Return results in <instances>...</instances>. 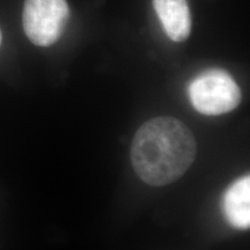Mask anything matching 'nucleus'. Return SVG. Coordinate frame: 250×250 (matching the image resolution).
<instances>
[{"mask_svg":"<svg viewBox=\"0 0 250 250\" xmlns=\"http://www.w3.org/2000/svg\"><path fill=\"white\" fill-rule=\"evenodd\" d=\"M70 8L66 0H26L23 30L31 43L49 46L57 42L66 27Z\"/></svg>","mask_w":250,"mask_h":250,"instance_id":"obj_3","label":"nucleus"},{"mask_svg":"<svg viewBox=\"0 0 250 250\" xmlns=\"http://www.w3.org/2000/svg\"><path fill=\"white\" fill-rule=\"evenodd\" d=\"M196 152V139L186 124L173 117H158L137 131L131 161L144 182L162 187L183 176L195 160Z\"/></svg>","mask_w":250,"mask_h":250,"instance_id":"obj_1","label":"nucleus"},{"mask_svg":"<svg viewBox=\"0 0 250 250\" xmlns=\"http://www.w3.org/2000/svg\"><path fill=\"white\" fill-rule=\"evenodd\" d=\"M189 99L197 111L218 116L235 109L241 101V89L229 73L211 68L198 74L189 85Z\"/></svg>","mask_w":250,"mask_h":250,"instance_id":"obj_2","label":"nucleus"},{"mask_svg":"<svg viewBox=\"0 0 250 250\" xmlns=\"http://www.w3.org/2000/svg\"><path fill=\"white\" fill-rule=\"evenodd\" d=\"M224 212L228 223L239 229L250 226V177H241L227 189L224 197Z\"/></svg>","mask_w":250,"mask_h":250,"instance_id":"obj_5","label":"nucleus"},{"mask_svg":"<svg viewBox=\"0 0 250 250\" xmlns=\"http://www.w3.org/2000/svg\"><path fill=\"white\" fill-rule=\"evenodd\" d=\"M155 13L174 42H183L191 33V14L187 0H153Z\"/></svg>","mask_w":250,"mask_h":250,"instance_id":"obj_4","label":"nucleus"},{"mask_svg":"<svg viewBox=\"0 0 250 250\" xmlns=\"http://www.w3.org/2000/svg\"><path fill=\"white\" fill-rule=\"evenodd\" d=\"M1 40H2V36H1V31H0V44H1Z\"/></svg>","mask_w":250,"mask_h":250,"instance_id":"obj_6","label":"nucleus"}]
</instances>
